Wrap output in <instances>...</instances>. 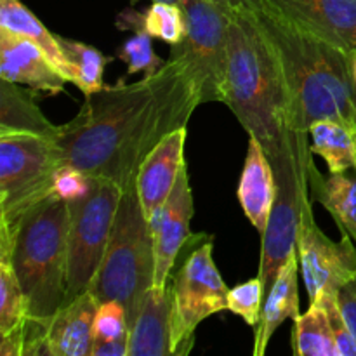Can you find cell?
I'll return each mask as SVG.
<instances>
[{
  "label": "cell",
  "instance_id": "6da1fadb",
  "mask_svg": "<svg viewBox=\"0 0 356 356\" xmlns=\"http://www.w3.org/2000/svg\"><path fill=\"white\" fill-rule=\"evenodd\" d=\"M124 79L86 96L79 113L59 125L56 143L63 165L129 191L146 156L170 132L186 127L202 101L188 70L174 58L139 82Z\"/></svg>",
  "mask_w": 356,
  "mask_h": 356
},
{
  "label": "cell",
  "instance_id": "7a4b0ae2",
  "mask_svg": "<svg viewBox=\"0 0 356 356\" xmlns=\"http://www.w3.org/2000/svg\"><path fill=\"white\" fill-rule=\"evenodd\" d=\"M257 17L280 66L289 129L309 134V127L320 120L343 122L356 129L350 52L266 9Z\"/></svg>",
  "mask_w": 356,
  "mask_h": 356
},
{
  "label": "cell",
  "instance_id": "3957f363",
  "mask_svg": "<svg viewBox=\"0 0 356 356\" xmlns=\"http://www.w3.org/2000/svg\"><path fill=\"white\" fill-rule=\"evenodd\" d=\"M225 104L247 134L259 139L268 159L291 146L280 66L256 10L229 13Z\"/></svg>",
  "mask_w": 356,
  "mask_h": 356
},
{
  "label": "cell",
  "instance_id": "277c9868",
  "mask_svg": "<svg viewBox=\"0 0 356 356\" xmlns=\"http://www.w3.org/2000/svg\"><path fill=\"white\" fill-rule=\"evenodd\" d=\"M68 202L56 193L21 218L0 254H9L30 318L49 322L68 292Z\"/></svg>",
  "mask_w": 356,
  "mask_h": 356
},
{
  "label": "cell",
  "instance_id": "5b68a950",
  "mask_svg": "<svg viewBox=\"0 0 356 356\" xmlns=\"http://www.w3.org/2000/svg\"><path fill=\"white\" fill-rule=\"evenodd\" d=\"M153 280L155 252L152 228L134 188L122 195L103 263L89 291L99 302H120L132 329Z\"/></svg>",
  "mask_w": 356,
  "mask_h": 356
},
{
  "label": "cell",
  "instance_id": "8992f818",
  "mask_svg": "<svg viewBox=\"0 0 356 356\" xmlns=\"http://www.w3.org/2000/svg\"><path fill=\"white\" fill-rule=\"evenodd\" d=\"M309 134L291 131V146L284 155L270 160L277 181V197L271 209L266 232L261 235L259 275L264 292H270L271 285L280 271L298 252V233L302 207L312 200V146Z\"/></svg>",
  "mask_w": 356,
  "mask_h": 356
},
{
  "label": "cell",
  "instance_id": "52a82bcc",
  "mask_svg": "<svg viewBox=\"0 0 356 356\" xmlns=\"http://www.w3.org/2000/svg\"><path fill=\"white\" fill-rule=\"evenodd\" d=\"M61 165L56 139L0 134V240H9L21 218L54 193Z\"/></svg>",
  "mask_w": 356,
  "mask_h": 356
},
{
  "label": "cell",
  "instance_id": "ba28073f",
  "mask_svg": "<svg viewBox=\"0 0 356 356\" xmlns=\"http://www.w3.org/2000/svg\"><path fill=\"white\" fill-rule=\"evenodd\" d=\"M122 195V188L111 181L92 177V184L86 197L68 202L66 301L79 298L92 285L110 242Z\"/></svg>",
  "mask_w": 356,
  "mask_h": 356
},
{
  "label": "cell",
  "instance_id": "9c48e42d",
  "mask_svg": "<svg viewBox=\"0 0 356 356\" xmlns=\"http://www.w3.org/2000/svg\"><path fill=\"white\" fill-rule=\"evenodd\" d=\"M181 9L186 33L169 58L188 70L202 103H225L229 10L211 0H183Z\"/></svg>",
  "mask_w": 356,
  "mask_h": 356
},
{
  "label": "cell",
  "instance_id": "30bf717a",
  "mask_svg": "<svg viewBox=\"0 0 356 356\" xmlns=\"http://www.w3.org/2000/svg\"><path fill=\"white\" fill-rule=\"evenodd\" d=\"M212 238L193 249L174 275L170 344L172 356H186L195 346L197 329L204 320L228 309V285L212 257Z\"/></svg>",
  "mask_w": 356,
  "mask_h": 356
},
{
  "label": "cell",
  "instance_id": "8fae6325",
  "mask_svg": "<svg viewBox=\"0 0 356 356\" xmlns=\"http://www.w3.org/2000/svg\"><path fill=\"white\" fill-rule=\"evenodd\" d=\"M298 257L309 302L325 294H337L356 277V243L348 235L339 242L325 235L316 225L312 200L302 207L298 233Z\"/></svg>",
  "mask_w": 356,
  "mask_h": 356
},
{
  "label": "cell",
  "instance_id": "7c38bea8",
  "mask_svg": "<svg viewBox=\"0 0 356 356\" xmlns=\"http://www.w3.org/2000/svg\"><path fill=\"white\" fill-rule=\"evenodd\" d=\"M195 204L190 186L186 165L181 170L172 193L165 204L159 209L149 221L153 236V252H155V280L153 285L169 284L170 273L174 270L179 252L188 240L193 238L190 232V222L193 218Z\"/></svg>",
  "mask_w": 356,
  "mask_h": 356
},
{
  "label": "cell",
  "instance_id": "4fadbf2b",
  "mask_svg": "<svg viewBox=\"0 0 356 356\" xmlns=\"http://www.w3.org/2000/svg\"><path fill=\"white\" fill-rule=\"evenodd\" d=\"M264 9L330 44L356 51V0H261Z\"/></svg>",
  "mask_w": 356,
  "mask_h": 356
},
{
  "label": "cell",
  "instance_id": "5bb4252c",
  "mask_svg": "<svg viewBox=\"0 0 356 356\" xmlns=\"http://www.w3.org/2000/svg\"><path fill=\"white\" fill-rule=\"evenodd\" d=\"M0 79L56 96L68 80L30 38L0 28Z\"/></svg>",
  "mask_w": 356,
  "mask_h": 356
},
{
  "label": "cell",
  "instance_id": "9a60e30c",
  "mask_svg": "<svg viewBox=\"0 0 356 356\" xmlns=\"http://www.w3.org/2000/svg\"><path fill=\"white\" fill-rule=\"evenodd\" d=\"M186 127L163 138L143 162L136 179L139 204L148 222L172 193L184 163Z\"/></svg>",
  "mask_w": 356,
  "mask_h": 356
},
{
  "label": "cell",
  "instance_id": "2e32d148",
  "mask_svg": "<svg viewBox=\"0 0 356 356\" xmlns=\"http://www.w3.org/2000/svg\"><path fill=\"white\" fill-rule=\"evenodd\" d=\"M97 308L99 301L87 291L56 312L47 329L51 356H90Z\"/></svg>",
  "mask_w": 356,
  "mask_h": 356
},
{
  "label": "cell",
  "instance_id": "e0dca14e",
  "mask_svg": "<svg viewBox=\"0 0 356 356\" xmlns=\"http://www.w3.org/2000/svg\"><path fill=\"white\" fill-rule=\"evenodd\" d=\"M170 316V285H152L143 298L138 316L132 323L129 356H172Z\"/></svg>",
  "mask_w": 356,
  "mask_h": 356
},
{
  "label": "cell",
  "instance_id": "ac0fdd59",
  "mask_svg": "<svg viewBox=\"0 0 356 356\" xmlns=\"http://www.w3.org/2000/svg\"><path fill=\"white\" fill-rule=\"evenodd\" d=\"M236 195L250 225L263 235L277 197V181L263 145L254 136H249V148Z\"/></svg>",
  "mask_w": 356,
  "mask_h": 356
},
{
  "label": "cell",
  "instance_id": "d6986e66",
  "mask_svg": "<svg viewBox=\"0 0 356 356\" xmlns=\"http://www.w3.org/2000/svg\"><path fill=\"white\" fill-rule=\"evenodd\" d=\"M299 257L298 252L289 259L284 270L280 271L275 284L271 285L270 292L264 301L263 312H261V322L256 327L254 336V356L266 355L268 344L275 336L278 327L289 318H298L299 312Z\"/></svg>",
  "mask_w": 356,
  "mask_h": 356
},
{
  "label": "cell",
  "instance_id": "ffe728a7",
  "mask_svg": "<svg viewBox=\"0 0 356 356\" xmlns=\"http://www.w3.org/2000/svg\"><path fill=\"white\" fill-rule=\"evenodd\" d=\"M59 125L42 113L37 90L0 79V134H37L56 139Z\"/></svg>",
  "mask_w": 356,
  "mask_h": 356
},
{
  "label": "cell",
  "instance_id": "44dd1931",
  "mask_svg": "<svg viewBox=\"0 0 356 356\" xmlns=\"http://www.w3.org/2000/svg\"><path fill=\"white\" fill-rule=\"evenodd\" d=\"M312 190L337 222L341 235H348L356 243V167L330 174L327 179L313 167Z\"/></svg>",
  "mask_w": 356,
  "mask_h": 356
},
{
  "label": "cell",
  "instance_id": "7402d4cb",
  "mask_svg": "<svg viewBox=\"0 0 356 356\" xmlns=\"http://www.w3.org/2000/svg\"><path fill=\"white\" fill-rule=\"evenodd\" d=\"M117 28L124 31H146L153 38H159L172 47L183 40L186 33V19L177 3L152 2L145 13L134 9L122 10L117 16Z\"/></svg>",
  "mask_w": 356,
  "mask_h": 356
},
{
  "label": "cell",
  "instance_id": "603a6c76",
  "mask_svg": "<svg viewBox=\"0 0 356 356\" xmlns=\"http://www.w3.org/2000/svg\"><path fill=\"white\" fill-rule=\"evenodd\" d=\"M0 28L35 42L70 82V70L58 42V35H52L21 0H0Z\"/></svg>",
  "mask_w": 356,
  "mask_h": 356
},
{
  "label": "cell",
  "instance_id": "cb8c5ba5",
  "mask_svg": "<svg viewBox=\"0 0 356 356\" xmlns=\"http://www.w3.org/2000/svg\"><path fill=\"white\" fill-rule=\"evenodd\" d=\"M313 155L325 160L330 174L356 167V129L336 120H320L309 127Z\"/></svg>",
  "mask_w": 356,
  "mask_h": 356
},
{
  "label": "cell",
  "instance_id": "d4e9b609",
  "mask_svg": "<svg viewBox=\"0 0 356 356\" xmlns=\"http://www.w3.org/2000/svg\"><path fill=\"white\" fill-rule=\"evenodd\" d=\"M292 351L298 356H339L329 315L318 302H309L308 312L294 318Z\"/></svg>",
  "mask_w": 356,
  "mask_h": 356
},
{
  "label": "cell",
  "instance_id": "484cf974",
  "mask_svg": "<svg viewBox=\"0 0 356 356\" xmlns=\"http://www.w3.org/2000/svg\"><path fill=\"white\" fill-rule=\"evenodd\" d=\"M58 42L65 54L70 70V82L75 83L83 96L97 92L104 87L103 75L110 58L104 56L97 47L83 42L73 40L58 35Z\"/></svg>",
  "mask_w": 356,
  "mask_h": 356
},
{
  "label": "cell",
  "instance_id": "4316f807",
  "mask_svg": "<svg viewBox=\"0 0 356 356\" xmlns=\"http://www.w3.org/2000/svg\"><path fill=\"white\" fill-rule=\"evenodd\" d=\"M129 343L131 323L124 306L117 301L99 302L90 356H129Z\"/></svg>",
  "mask_w": 356,
  "mask_h": 356
},
{
  "label": "cell",
  "instance_id": "83f0119b",
  "mask_svg": "<svg viewBox=\"0 0 356 356\" xmlns=\"http://www.w3.org/2000/svg\"><path fill=\"white\" fill-rule=\"evenodd\" d=\"M26 298L23 294L9 254H0V337L26 325Z\"/></svg>",
  "mask_w": 356,
  "mask_h": 356
},
{
  "label": "cell",
  "instance_id": "f1b7e54d",
  "mask_svg": "<svg viewBox=\"0 0 356 356\" xmlns=\"http://www.w3.org/2000/svg\"><path fill=\"white\" fill-rule=\"evenodd\" d=\"M117 56L127 65V76L134 73H145V76L153 75L165 65L153 49L152 35L141 30L134 31V37L120 45Z\"/></svg>",
  "mask_w": 356,
  "mask_h": 356
},
{
  "label": "cell",
  "instance_id": "f546056e",
  "mask_svg": "<svg viewBox=\"0 0 356 356\" xmlns=\"http://www.w3.org/2000/svg\"><path fill=\"white\" fill-rule=\"evenodd\" d=\"M263 298H266V292H264L261 278H250L229 289L228 312L240 316L247 325L257 327L261 322V312H263Z\"/></svg>",
  "mask_w": 356,
  "mask_h": 356
},
{
  "label": "cell",
  "instance_id": "4dcf8cb0",
  "mask_svg": "<svg viewBox=\"0 0 356 356\" xmlns=\"http://www.w3.org/2000/svg\"><path fill=\"white\" fill-rule=\"evenodd\" d=\"M315 302L322 305L325 308L327 315H329L330 329H332L334 339H336L337 353L339 356H356V341L353 334L348 329L346 322H344L343 315L339 312V306H337L336 296L334 294H325L322 298L316 299Z\"/></svg>",
  "mask_w": 356,
  "mask_h": 356
},
{
  "label": "cell",
  "instance_id": "1f68e13d",
  "mask_svg": "<svg viewBox=\"0 0 356 356\" xmlns=\"http://www.w3.org/2000/svg\"><path fill=\"white\" fill-rule=\"evenodd\" d=\"M90 184H92V177L87 176L86 172L76 167L61 165L56 172L54 193L63 200L73 202L86 197L87 191L90 190Z\"/></svg>",
  "mask_w": 356,
  "mask_h": 356
},
{
  "label": "cell",
  "instance_id": "d6a6232c",
  "mask_svg": "<svg viewBox=\"0 0 356 356\" xmlns=\"http://www.w3.org/2000/svg\"><path fill=\"white\" fill-rule=\"evenodd\" d=\"M337 306L346 322L348 329L356 341V277L343 285L336 294Z\"/></svg>",
  "mask_w": 356,
  "mask_h": 356
},
{
  "label": "cell",
  "instance_id": "836d02e7",
  "mask_svg": "<svg viewBox=\"0 0 356 356\" xmlns=\"http://www.w3.org/2000/svg\"><path fill=\"white\" fill-rule=\"evenodd\" d=\"M211 2L225 7L229 13H235V10H256V13H259L264 9L261 0H211Z\"/></svg>",
  "mask_w": 356,
  "mask_h": 356
},
{
  "label": "cell",
  "instance_id": "e575fe53",
  "mask_svg": "<svg viewBox=\"0 0 356 356\" xmlns=\"http://www.w3.org/2000/svg\"><path fill=\"white\" fill-rule=\"evenodd\" d=\"M351 72H353V79L356 83V51L351 52Z\"/></svg>",
  "mask_w": 356,
  "mask_h": 356
},
{
  "label": "cell",
  "instance_id": "d590c367",
  "mask_svg": "<svg viewBox=\"0 0 356 356\" xmlns=\"http://www.w3.org/2000/svg\"><path fill=\"white\" fill-rule=\"evenodd\" d=\"M132 3L134 2H138V0H131ZM152 2H169V3H177V6H181V2H183V0H152Z\"/></svg>",
  "mask_w": 356,
  "mask_h": 356
}]
</instances>
